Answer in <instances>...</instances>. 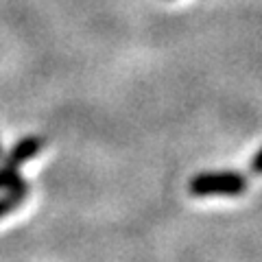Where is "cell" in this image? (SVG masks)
Segmentation results:
<instances>
[{
  "label": "cell",
  "instance_id": "1",
  "mask_svg": "<svg viewBox=\"0 0 262 262\" xmlns=\"http://www.w3.org/2000/svg\"><path fill=\"white\" fill-rule=\"evenodd\" d=\"M249 179L238 170H206L188 182L192 196H238L247 190Z\"/></svg>",
  "mask_w": 262,
  "mask_h": 262
},
{
  "label": "cell",
  "instance_id": "2",
  "mask_svg": "<svg viewBox=\"0 0 262 262\" xmlns=\"http://www.w3.org/2000/svg\"><path fill=\"white\" fill-rule=\"evenodd\" d=\"M44 144H46V140L42 136H27V138H22V140L15 142L9 153H5L3 162L9 164V166H13V168H20L24 162L35 158V155L44 149Z\"/></svg>",
  "mask_w": 262,
  "mask_h": 262
},
{
  "label": "cell",
  "instance_id": "3",
  "mask_svg": "<svg viewBox=\"0 0 262 262\" xmlns=\"http://www.w3.org/2000/svg\"><path fill=\"white\" fill-rule=\"evenodd\" d=\"M27 194H29V184L24 182V179H20L15 186L7 188V192L0 194V219H5L18 206H22V201L27 199Z\"/></svg>",
  "mask_w": 262,
  "mask_h": 262
},
{
  "label": "cell",
  "instance_id": "4",
  "mask_svg": "<svg viewBox=\"0 0 262 262\" xmlns=\"http://www.w3.org/2000/svg\"><path fill=\"white\" fill-rule=\"evenodd\" d=\"M20 179H22L20 168H13L9 164H3V166H0V190H7V188L15 186Z\"/></svg>",
  "mask_w": 262,
  "mask_h": 262
},
{
  "label": "cell",
  "instance_id": "5",
  "mask_svg": "<svg viewBox=\"0 0 262 262\" xmlns=\"http://www.w3.org/2000/svg\"><path fill=\"white\" fill-rule=\"evenodd\" d=\"M249 170H251V175H262V146L256 151V155L251 158V162H249Z\"/></svg>",
  "mask_w": 262,
  "mask_h": 262
},
{
  "label": "cell",
  "instance_id": "6",
  "mask_svg": "<svg viewBox=\"0 0 262 262\" xmlns=\"http://www.w3.org/2000/svg\"><path fill=\"white\" fill-rule=\"evenodd\" d=\"M5 160V149H3V142H0V162Z\"/></svg>",
  "mask_w": 262,
  "mask_h": 262
}]
</instances>
